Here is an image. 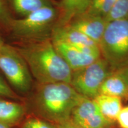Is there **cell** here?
I'll list each match as a JSON object with an SVG mask.
<instances>
[{
	"mask_svg": "<svg viewBox=\"0 0 128 128\" xmlns=\"http://www.w3.org/2000/svg\"><path fill=\"white\" fill-rule=\"evenodd\" d=\"M126 18H128V0H116L105 20L108 23Z\"/></svg>",
	"mask_w": 128,
	"mask_h": 128,
	"instance_id": "obj_18",
	"label": "cell"
},
{
	"mask_svg": "<svg viewBox=\"0 0 128 128\" xmlns=\"http://www.w3.org/2000/svg\"><path fill=\"white\" fill-rule=\"evenodd\" d=\"M114 71L102 57L87 66L72 71L70 84L78 93L94 99L104 81Z\"/></svg>",
	"mask_w": 128,
	"mask_h": 128,
	"instance_id": "obj_6",
	"label": "cell"
},
{
	"mask_svg": "<svg viewBox=\"0 0 128 128\" xmlns=\"http://www.w3.org/2000/svg\"><path fill=\"white\" fill-rule=\"evenodd\" d=\"M119 128H128V105L123 107L116 121Z\"/></svg>",
	"mask_w": 128,
	"mask_h": 128,
	"instance_id": "obj_21",
	"label": "cell"
},
{
	"mask_svg": "<svg viewBox=\"0 0 128 128\" xmlns=\"http://www.w3.org/2000/svg\"><path fill=\"white\" fill-rule=\"evenodd\" d=\"M14 47L26 62L36 82L70 84L71 70L56 50L50 38L20 42Z\"/></svg>",
	"mask_w": 128,
	"mask_h": 128,
	"instance_id": "obj_2",
	"label": "cell"
},
{
	"mask_svg": "<svg viewBox=\"0 0 128 128\" xmlns=\"http://www.w3.org/2000/svg\"><path fill=\"white\" fill-rule=\"evenodd\" d=\"M13 18L6 1L0 0V28L10 32Z\"/></svg>",
	"mask_w": 128,
	"mask_h": 128,
	"instance_id": "obj_19",
	"label": "cell"
},
{
	"mask_svg": "<svg viewBox=\"0 0 128 128\" xmlns=\"http://www.w3.org/2000/svg\"><path fill=\"white\" fill-rule=\"evenodd\" d=\"M0 128H8V127H7V126L3 125V124H0Z\"/></svg>",
	"mask_w": 128,
	"mask_h": 128,
	"instance_id": "obj_25",
	"label": "cell"
},
{
	"mask_svg": "<svg viewBox=\"0 0 128 128\" xmlns=\"http://www.w3.org/2000/svg\"><path fill=\"white\" fill-rule=\"evenodd\" d=\"M50 39L66 43L73 46L84 45L95 46L98 44L87 36L68 25L55 27Z\"/></svg>",
	"mask_w": 128,
	"mask_h": 128,
	"instance_id": "obj_11",
	"label": "cell"
},
{
	"mask_svg": "<svg viewBox=\"0 0 128 128\" xmlns=\"http://www.w3.org/2000/svg\"><path fill=\"white\" fill-rule=\"evenodd\" d=\"M51 40L56 50L66 62L72 71L87 66L100 58L85 54L74 46L66 43L52 39Z\"/></svg>",
	"mask_w": 128,
	"mask_h": 128,
	"instance_id": "obj_9",
	"label": "cell"
},
{
	"mask_svg": "<svg viewBox=\"0 0 128 128\" xmlns=\"http://www.w3.org/2000/svg\"><path fill=\"white\" fill-rule=\"evenodd\" d=\"M93 100L105 119L116 124L118 114L124 107L123 101L118 97L102 94L97 96Z\"/></svg>",
	"mask_w": 128,
	"mask_h": 128,
	"instance_id": "obj_14",
	"label": "cell"
},
{
	"mask_svg": "<svg viewBox=\"0 0 128 128\" xmlns=\"http://www.w3.org/2000/svg\"><path fill=\"white\" fill-rule=\"evenodd\" d=\"M84 97L69 83L34 81L24 102L28 114L60 124L71 119L73 110Z\"/></svg>",
	"mask_w": 128,
	"mask_h": 128,
	"instance_id": "obj_1",
	"label": "cell"
},
{
	"mask_svg": "<svg viewBox=\"0 0 128 128\" xmlns=\"http://www.w3.org/2000/svg\"><path fill=\"white\" fill-rule=\"evenodd\" d=\"M0 71L18 95L25 97L32 90L34 80L26 62L14 46L4 44L0 49Z\"/></svg>",
	"mask_w": 128,
	"mask_h": 128,
	"instance_id": "obj_5",
	"label": "cell"
},
{
	"mask_svg": "<svg viewBox=\"0 0 128 128\" xmlns=\"http://www.w3.org/2000/svg\"><path fill=\"white\" fill-rule=\"evenodd\" d=\"M118 128V126H117V125H116H116H115V126H113V127H112V128Z\"/></svg>",
	"mask_w": 128,
	"mask_h": 128,
	"instance_id": "obj_26",
	"label": "cell"
},
{
	"mask_svg": "<svg viewBox=\"0 0 128 128\" xmlns=\"http://www.w3.org/2000/svg\"><path fill=\"white\" fill-rule=\"evenodd\" d=\"M16 128H59L56 124L32 114H27L22 123Z\"/></svg>",
	"mask_w": 128,
	"mask_h": 128,
	"instance_id": "obj_17",
	"label": "cell"
},
{
	"mask_svg": "<svg viewBox=\"0 0 128 128\" xmlns=\"http://www.w3.org/2000/svg\"><path fill=\"white\" fill-rule=\"evenodd\" d=\"M107 23L104 18L84 12L74 17L66 25L81 32L98 44Z\"/></svg>",
	"mask_w": 128,
	"mask_h": 128,
	"instance_id": "obj_8",
	"label": "cell"
},
{
	"mask_svg": "<svg viewBox=\"0 0 128 128\" xmlns=\"http://www.w3.org/2000/svg\"><path fill=\"white\" fill-rule=\"evenodd\" d=\"M115 72H116V73L122 78L128 87V65Z\"/></svg>",
	"mask_w": 128,
	"mask_h": 128,
	"instance_id": "obj_22",
	"label": "cell"
},
{
	"mask_svg": "<svg viewBox=\"0 0 128 128\" xmlns=\"http://www.w3.org/2000/svg\"><path fill=\"white\" fill-rule=\"evenodd\" d=\"M0 97L17 101L24 100V97L18 95L1 76H0Z\"/></svg>",
	"mask_w": 128,
	"mask_h": 128,
	"instance_id": "obj_20",
	"label": "cell"
},
{
	"mask_svg": "<svg viewBox=\"0 0 128 128\" xmlns=\"http://www.w3.org/2000/svg\"><path fill=\"white\" fill-rule=\"evenodd\" d=\"M70 119L82 128H111L116 124L105 119L93 99L86 97L74 108Z\"/></svg>",
	"mask_w": 128,
	"mask_h": 128,
	"instance_id": "obj_7",
	"label": "cell"
},
{
	"mask_svg": "<svg viewBox=\"0 0 128 128\" xmlns=\"http://www.w3.org/2000/svg\"><path fill=\"white\" fill-rule=\"evenodd\" d=\"M27 114L24 101L0 97V124L9 128H16Z\"/></svg>",
	"mask_w": 128,
	"mask_h": 128,
	"instance_id": "obj_10",
	"label": "cell"
},
{
	"mask_svg": "<svg viewBox=\"0 0 128 128\" xmlns=\"http://www.w3.org/2000/svg\"><path fill=\"white\" fill-rule=\"evenodd\" d=\"M116 0H91L84 12L105 19Z\"/></svg>",
	"mask_w": 128,
	"mask_h": 128,
	"instance_id": "obj_16",
	"label": "cell"
},
{
	"mask_svg": "<svg viewBox=\"0 0 128 128\" xmlns=\"http://www.w3.org/2000/svg\"><path fill=\"white\" fill-rule=\"evenodd\" d=\"M59 10L55 4L48 6L20 18H13L10 32L20 42L49 39L56 26Z\"/></svg>",
	"mask_w": 128,
	"mask_h": 128,
	"instance_id": "obj_3",
	"label": "cell"
},
{
	"mask_svg": "<svg viewBox=\"0 0 128 128\" xmlns=\"http://www.w3.org/2000/svg\"><path fill=\"white\" fill-rule=\"evenodd\" d=\"M91 0H60L56 3L59 18L56 27L63 26L75 16L86 12Z\"/></svg>",
	"mask_w": 128,
	"mask_h": 128,
	"instance_id": "obj_12",
	"label": "cell"
},
{
	"mask_svg": "<svg viewBox=\"0 0 128 128\" xmlns=\"http://www.w3.org/2000/svg\"><path fill=\"white\" fill-rule=\"evenodd\" d=\"M12 10L22 17L42 8L55 4L52 0H8Z\"/></svg>",
	"mask_w": 128,
	"mask_h": 128,
	"instance_id": "obj_15",
	"label": "cell"
},
{
	"mask_svg": "<svg viewBox=\"0 0 128 128\" xmlns=\"http://www.w3.org/2000/svg\"><path fill=\"white\" fill-rule=\"evenodd\" d=\"M100 94L118 97L123 102H127L128 101V87L122 78L116 72H114L102 84L99 89L98 95Z\"/></svg>",
	"mask_w": 128,
	"mask_h": 128,
	"instance_id": "obj_13",
	"label": "cell"
},
{
	"mask_svg": "<svg viewBox=\"0 0 128 128\" xmlns=\"http://www.w3.org/2000/svg\"><path fill=\"white\" fill-rule=\"evenodd\" d=\"M5 43L3 42V40L2 39V38L0 37V49H1V48H2V46L4 45V44Z\"/></svg>",
	"mask_w": 128,
	"mask_h": 128,
	"instance_id": "obj_24",
	"label": "cell"
},
{
	"mask_svg": "<svg viewBox=\"0 0 128 128\" xmlns=\"http://www.w3.org/2000/svg\"><path fill=\"white\" fill-rule=\"evenodd\" d=\"M101 56L117 71L128 65V18L107 23L98 44Z\"/></svg>",
	"mask_w": 128,
	"mask_h": 128,
	"instance_id": "obj_4",
	"label": "cell"
},
{
	"mask_svg": "<svg viewBox=\"0 0 128 128\" xmlns=\"http://www.w3.org/2000/svg\"><path fill=\"white\" fill-rule=\"evenodd\" d=\"M59 128H82L78 124H75L71 119L68 120L62 124H58Z\"/></svg>",
	"mask_w": 128,
	"mask_h": 128,
	"instance_id": "obj_23",
	"label": "cell"
}]
</instances>
